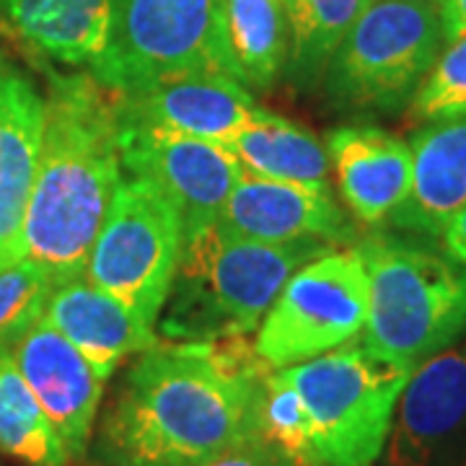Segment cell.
I'll return each mask as SVG.
<instances>
[{
	"label": "cell",
	"mask_w": 466,
	"mask_h": 466,
	"mask_svg": "<svg viewBox=\"0 0 466 466\" xmlns=\"http://www.w3.org/2000/svg\"><path fill=\"white\" fill-rule=\"evenodd\" d=\"M272 368L244 337L158 342L130 368L101 428L112 466H198L257 428Z\"/></svg>",
	"instance_id": "1"
},
{
	"label": "cell",
	"mask_w": 466,
	"mask_h": 466,
	"mask_svg": "<svg viewBox=\"0 0 466 466\" xmlns=\"http://www.w3.org/2000/svg\"><path fill=\"white\" fill-rule=\"evenodd\" d=\"M119 99L86 73H47L45 135L21 247L63 285L86 262L122 184Z\"/></svg>",
	"instance_id": "2"
},
{
	"label": "cell",
	"mask_w": 466,
	"mask_h": 466,
	"mask_svg": "<svg viewBox=\"0 0 466 466\" xmlns=\"http://www.w3.org/2000/svg\"><path fill=\"white\" fill-rule=\"evenodd\" d=\"M329 249L324 241L262 244L218 226L189 233L156 332L168 342H220L257 332L288 278Z\"/></svg>",
	"instance_id": "3"
},
{
	"label": "cell",
	"mask_w": 466,
	"mask_h": 466,
	"mask_svg": "<svg viewBox=\"0 0 466 466\" xmlns=\"http://www.w3.org/2000/svg\"><path fill=\"white\" fill-rule=\"evenodd\" d=\"M368 275L363 345L410 370L466 334V265L389 233L355 244Z\"/></svg>",
	"instance_id": "4"
},
{
	"label": "cell",
	"mask_w": 466,
	"mask_h": 466,
	"mask_svg": "<svg viewBox=\"0 0 466 466\" xmlns=\"http://www.w3.org/2000/svg\"><path fill=\"white\" fill-rule=\"evenodd\" d=\"M283 370L309 410L314 466H373L381 459L410 368L352 339Z\"/></svg>",
	"instance_id": "5"
},
{
	"label": "cell",
	"mask_w": 466,
	"mask_h": 466,
	"mask_svg": "<svg viewBox=\"0 0 466 466\" xmlns=\"http://www.w3.org/2000/svg\"><path fill=\"white\" fill-rule=\"evenodd\" d=\"M226 3L228 0H109L106 42L88 73L115 94H130L182 73H220L236 78L226 32Z\"/></svg>",
	"instance_id": "6"
},
{
	"label": "cell",
	"mask_w": 466,
	"mask_h": 466,
	"mask_svg": "<svg viewBox=\"0 0 466 466\" xmlns=\"http://www.w3.org/2000/svg\"><path fill=\"white\" fill-rule=\"evenodd\" d=\"M443 45L438 0H370L332 55L324 88L339 106L400 112Z\"/></svg>",
	"instance_id": "7"
},
{
	"label": "cell",
	"mask_w": 466,
	"mask_h": 466,
	"mask_svg": "<svg viewBox=\"0 0 466 466\" xmlns=\"http://www.w3.org/2000/svg\"><path fill=\"white\" fill-rule=\"evenodd\" d=\"M182 218L143 179H122L86 262V278L158 324L182 257Z\"/></svg>",
	"instance_id": "8"
},
{
	"label": "cell",
	"mask_w": 466,
	"mask_h": 466,
	"mask_svg": "<svg viewBox=\"0 0 466 466\" xmlns=\"http://www.w3.org/2000/svg\"><path fill=\"white\" fill-rule=\"evenodd\" d=\"M368 275L360 251L332 247L299 267L257 327L254 350L269 368H290L342 348L363 332Z\"/></svg>",
	"instance_id": "9"
},
{
	"label": "cell",
	"mask_w": 466,
	"mask_h": 466,
	"mask_svg": "<svg viewBox=\"0 0 466 466\" xmlns=\"http://www.w3.org/2000/svg\"><path fill=\"white\" fill-rule=\"evenodd\" d=\"M119 158L127 177L153 184L177 208L184 236L216 226L241 177L228 148L122 116Z\"/></svg>",
	"instance_id": "10"
},
{
	"label": "cell",
	"mask_w": 466,
	"mask_h": 466,
	"mask_svg": "<svg viewBox=\"0 0 466 466\" xmlns=\"http://www.w3.org/2000/svg\"><path fill=\"white\" fill-rule=\"evenodd\" d=\"M216 226L262 244L324 241L345 247L358 238L352 220L332 195V187L275 182L254 177L244 168Z\"/></svg>",
	"instance_id": "11"
},
{
	"label": "cell",
	"mask_w": 466,
	"mask_h": 466,
	"mask_svg": "<svg viewBox=\"0 0 466 466\" xmlns=\"http://www.w3.org/2000/svg\"><path fill=\"white\" fill-rule=\"evenodd\" d=\"M24 381L66 443L70 461L84 459L99 412L104 379L45 314L8 342Z\"/></svg>",
	"instance_id": "12"
},
{
	"label": "cell",
	"mask_w": 466,
	"mask_h": 466,
	"mask_svg": "<svg viewBox=\"0 0 466 466\" xmlns=\"http://www.w3.org/2000/svg\"><path fill=\"white\" fill-rule=\"evenodd\" d=\"M466 435V345L417 366L401 391L386 466H441Z\"/></svg>",
	"instance_id": "13"
},
{
	"label": "cell",
	"mask_w": 466,
	"mask_h": 466,
	"mask_svg": "<svg viewBox=\"0 0 466 466\" xmlns=\"http://www.w3.org/2000/svg\"><path fill=\"white\" fill-rule=\"evenodd\" d=\"M119 116L228 148L249 125L257 101L244 84L220 73H182L116 94Z\"/></svg>",
	"instance_id": "14"
},
{
	"label": "cell",
	"mask_w": 466,
	"mask_h": 466,
	"mask_svg": "<svg viewBox=\"0 0 466 466\" xmlns=\"http://www.w3.org/2000/svg\"><path fill=\"white\" fill-rule=\"evenodd\" d=\"M45 135V94L0 52V269L24 259L21 231Z\"/></svg>",
	"instance_id": "15"
},
{
	"label": "cell",
	"mask_w": 466,
	"mask_h": 466,
	"mask_svg": "<svg viewBox=\"0 0 466 466\" xmlns=\"http://www.w3.org/2000/svg\"><path fill=\"white\" fill-rule=\"evenodd\" d=\"M327 156L350 216L381 226L412 187V148L407 140L370 125H342L327 135Z\"/></svg>",
	"instance_id": "16"
},
{
	"label": "cell",
	"mask_w": 466,
	"mask_h": 466,
	"mask_svg": "<svg viewBox=\"0 0 466 466\" xmlns=\"http://www.w3.org/2000/svg\"><path fill=\"white\" fill-rule=\"evenodd\" d=\"M45 317L81 350L104 381L130 355H143L161 342L156 327L143 321L122 300L96 288L88 278L55 285L45 306Z\"/></svg>",
	"instance_id": "17"
},
{
	"label": "cell",
	"mask_w": 466,
	"mask_h": 466,
	"mask_svg": "<svg viewBox=\"0 0 466 466\" xmlns=\"http://www.w3.org/2000/svg\"><path fill=\"white\" fill-rule=\"evenodd\" d=\"M410 148L412 187L389 223L400 231L441 238L466 205V115L428 122Z\"/></svg>",
	"instance_id": "18"
},
{
	"label": "cell",
	"mask_w": 466,
	"mask_h": 466,
	"mask_svg": "<svg viewBox=\"0 0 466 466\" xmlns=\"http://www.w3.org/2000/svg\"><path fill=\"white\" fill-rule=\"evenodd\" d=\"M106 24L109 0H0V29L70 67L96 63Z\"/></svg>",
	"instance_id": "19"
},
{
	"label": "cell",
	"mask_w": 466,
	"mask_h": 466,
	"mask_svg": "<svg viewBox=\"0 0 466 466\" xmlns=\"http://www.w3.org/2000/svg\"><path fill=\"white\" fill-rule=\"evenodd\" d=\"M228 150L238 167L262 179L329 187V156L314 135L262 106L236 135Z\"/></svg>",
	"instance_id": "20"
},
{
	"label": "cell",
	"mask_w": 466,
	"mask_h": 466,
	"mask_svg": "<svg viewBox=\"0 0 466 466\" xmlns=\"http://www.w3.org/2000/svg\"><path fill=\"white\" fill-rule=\"evenodd\" d=\"M226 32L236 78L249 91H265L275 84L288 60L283 0H228Z\"/></svg>",
	"instance_id": "21"
},
{
	"label": "cell",
	"mask_w": 466,
	"mask_h": 466,
	"mask_svg": "<svg viewBox=\"0 0 466 466\" xmlns=\"http://www.w3.org/2000/svg\"><path fill=\"white\" fill-rule=\"evenodd\" d=\"M288 16L285 70L296 86L324 78L337 47L370 0H283Z\"/></svg>",
	"instance_id": "22"
},
{
	"label": "cell",
	"mask_w": 466,
	"mask_h": 466,
	"mask_svg": "<svg viewBox=\"0 0 466 466\" xmlns=\"http://www.w3.org/2000/svg\"><path fill=\"white\" fill-rule=\"evenodd\" d=\"M0 451L26 466H67L70 453L24 381L8 342H0Z\"/></svg>",
	"instance_id": "23"
},
{
	"label": "cell",
	"mask_w": 466,
	"mask_h": 466,
	"mask_svg": "<svg viewBox=\"0 0 466 466\" xmlns=\"http://www.w3.org/2000/svg\"><path fill=\"white\" fill-rule=\"evenodd\" d=\"M257 428L293 466H314L311 420L283 368H272L257 397Z\"/></svg>",
	"instance_id": "24"
},
{
	"label": "cell",
	"mask_w": 466,
	"mask_h": 466,
	"mask_svg": "<svg viewBox=\"0 0 466 466\" xmlns=\"http://www.w3.org/2000/svg\"><path fill=\"white\" fill-rule=\"evenodd\" d=\"M412 119L438 122L466 115V34L446 42L410 104Z\"/></svg>",
	"instance_id": "25"
},
{
	"label": "cell",
	"mask_w": 466,
	"mask_h": 466,
	"mask_svg": "<svg viewBox=\"0 0 466 466\" xmlns=\"http://www.w3.org/2000/svg\"><path fill=\"white\" fill-rule=\"evenodd\" d=\"M52 288L50 272L32 259L0 269V342H11L45 314Z\"/></svg>",
	"instance_id": "26"
},
{
	"label": "cell",
	"mask_w": 466,
	"mask_h": 466,
	"mask_svg": "<svg viewBox=\"0 0 466 466\" xmlns=\"http://www.w3.org/2000/svg\"><path fill=\"white\" fill-rule=\"evenodd\" d=\"M198 466H293L285 459L280 451L275 449L265 435L259 433V428H254L247 435H241L238 441H233L231 446L213 453L210 459H205Z\"/></svg>",
	"instance_id": "27"
},
{
	"label": "cell",
	"mask_w": 466,
	"mask_h": 466,
	"mask_svg": "<svg viewBox=\"0 0 466 466\" xmlns=\"http://www.w3.org/2000/svg\"><path fill=\"white\" fill-rule=\"evenodd\" d=\"M441 247L453 259L466 265V205L453 216V220L446 226V231L441 233Z\"/></svg>",
	"instance_id": "28"
},
{
	"label": "cell",
	"mask_w": 466,
	"mask_h": 466,
	"mask_svg": "<svg viewBox=\"0 0 466 466\" xmlns=\"http://www.w3.org/2000/svg\"><path fill=\"white\" fill-rule=\"evenodd\" d=\"M446 42L466 34V0H438Z\"/></svg>",
	"instance_id": "29"
}]
</instances>
